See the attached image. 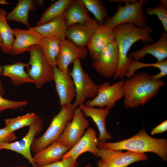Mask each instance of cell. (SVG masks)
<instances>
[{
    "mask_svg": "<svg viewBox=\"0 0 167 167\" xmlns=\"http://www.w3.org/2000/svg\"><path fill=\"white\" fill-rule=\"evenodd\" d=\"M113 30L119 54L118 66L113 79L117 80L120 78L122 79L125 76L130 60V58L127 57V54L131 47L139 41L145 44L153 43L154 38L151 33L153 30L151 27L141 28L127 23L117 25Z\"/></svg>",
    "mask_w": 167,
    "mask_h": 167,
    "instance_id": "1",
    "label": "cell"
},
{
    "mask_svg": "<svg viewBox=\"0 0 167 167\" xmlns=\"http://www.w3.org/2000/svg\"><path fill=\"white\" fill-rule=\"evenodd\" d=\"M165 84L161 79H152L150 75L146 72L134 74L124 80V106L132 108L146 104L157 95Z\"/></svg>",
    "mask_w": 167,
    "mask_h": 167,
    "instance_id": "2",
    "label": "cell"
},
{
    "mask_svg": "<svg viewBox=\"0 0 167 167\" xmlns=\"http://www.w3.org/2000/svg\"><path fill=\"white\" fill-rule=\"evenodd\" d=\"M97 147L99 149L124 150L138 153L152 152L158 155L162 160H167V139L152 138L147 133L144 128L133 136L118 142L98 141Z\"/></svg>",
    "mask_w": 167,
    "mask_h": 167,
    "instance_id": "3",
    "label": "cell"
},
{
    "mask_svg": "<svg viewBox=\"0 0 167 167\" xmlns=\"http://www.w3.org/2000/svg\"><path fill=\"white\" fill-rule=\"evenodd\" d=\"M61 108L43 135L39 138H34L31 150L34 154L56 141L63 133L67 123L72 120L75 109L73 104L64 105Z\"/></svg>",
    "mask_w": 167,
    "mask_h": 167,
    "instance_id": "4",
    "label": "cell"
},
{
    "mask_svg": "<svg viewBox=\"0 0 167 167\" xmlns=\"http://www.w3.org/2000/svg\"><path fill=\"white\" fill-rule=\"evenodd\" d=\"M146 2V0H140L123 6L119 3L115 14L112 17L107 18L104 24L111 29L118 25L127 23L141 28L151 27L146 24L147 19L142 7Z\"/></svg>",
    "mask_w": 167,
    "mask_h": 167,
    "instance_id": "5",
    "label": "cell"
},
{
    "mask_svg": "<svg viewBox=\"0 0 167 167\" xmlns=\"http://www.w3.org/2000/svg\"><path fill=\"white\" fill-rule=\"evenodd\" d=\"M28 51L30 57L28 74L36 88L40 89L45 84L53 80V66L47 61L39 45L32 47Z\"/></svg>",
    "mask_w": 167,
    "mask_h": 167,
    "instance_id": "6",
    "label": "cell"
},
{
    "mask_svg": "<svg viewBox=\"0 0 167 167\" xmlns=\"http://www.w3.org/2000/svg\"><path fill=\"white\" fill-rule=\"evenodd\" d=\"M70 75L75 87L76 95L74 104L75 109L84 103L87 98H94L97 94L98 86L85 73L82 66L80 59L76 60Z\"/></svg>",
    "mask_w": 167,
    "mask_h": 167,
    "instance_id": "7",
    "label": "cell"
},
{
    "mask_svg": "<svg viewBox=\"0 0 167 167\" xmlns=\"http://www.w3.org/2000/svg\"><path fill=\"white\" fill-rule=\"evenodd\" d=\"M29 129L25 136L21 140L14 142L0 143V150H10L23 156L31 164L36 167L31 153V147L36 136L39 134L43 127V123L40 116L36 113L35 120L29 126Z\"/></svg>",
    "mask_w": 167,
    "mask_h": 167,
    "instance_id": "8",
    "label": "cell"
},
{
    "mask_svg": "<svg viewBox=\"0 0 167 167\" xmlns=\"http://www.w3.org/2000/svg\"><path fill=\"white\" fill-rule=\"evenodd\" d=\"M124 80L122 79L110 85L109 82H104L98 86L97 94L92 99L89 100L85 105L89 107L97 106L99 108H112L116 102L124 96Z\"/></svg>",
    "mask_w": 167,
    "mask_h": 167,
    "instance_id": "9",
    "label": "cell"
},
{
    "mask_svg": "<svg viewBox=\"0 0 167 167\" xmlns=\"http://www.w3.org/2000/svg\"><path fill=\"white\" fill-rule=\"evenodd\" d=\"M119 60L118 48L114 40L92 59V65L99 75L108 78L115 75Z\"/></svg>",
    "mask_w": 167,
    "mask_h": 167,
    "instance_id": "10",
    "label": "cell"
},
{
    "mask_svg": "<svg viewBox=\"0 0 167 167\" xmlns=\"http://www.w3.org/2000/svg\"><path fill=\"white\" fill-rule=\"evenodd\" d=\"M89 126V122L78 107L75 110L71 121L67 124L56 141L71 149L78 142Z\"/></svg>",
    "mask_w": 167,
    "mask_h": 167,
    "instance_id": "11",
    "label": "cell"
},
{
    "mask_svg": "<svg viewBox=\"0 0 167 167\" xmlns=\"http://www.w3.org/2000/svg\"><path fill=\"white\" fill-rule=\"evenodd\" d=\"M98 157L101 158L104 167H127L135 162L148 159L144 153L129 151L123 152L122 150L111 149L99 148Z\"/></svg>",
    "mask_w": 167,
    "mask_h": 167,
    "instance_id": "12",
    "label": "cell"
},
{
    "mask_svg": "<svg viewBox=\"0 0 167 167\" xmlns=\"http://www.w3.org/2000/svg\"><path fill=\"white\" fill-rule=\"evenodd\" d=\"M54 79L55 84V89L58 96L60 106L71 103L76 95L74 82L68 69L63 71L57 66L53 67Z\"/></svg>",
    "mask_w": 167,
    "mask_h": 167,
    "instance_id": "13",
    "label": "cell"
},
{
    "mask_svg": "<svg viewBox=\"0 0 167 167\" xmlns=\"http://www.w3.org/2000/svg\"><path fill=\"white\" fill-rule=\"evenodd\" d=\"M60 45V52L56 58V66L61 70H67L70 64L77 59H84L87 55V48L79 46L69 40H61Z\"/></svg>",
    "mask_w": 167,
    "mask_h": 167,
    "instance_id": "14",
    "label": "cell"
},
{
    "mask_svg": "<svg viewBox=\"0 0 167 167\" xmlns=\"http://www.w3.org/2000/svg\"><path fill=\"white\" fill-rule=\"evenodd\" d=\"M100 25L96 19L91 18L86 23L68 26L66 31V38L79 46H87Z\"/></svg>",
    "mask_w": 167,
    "mask_h": 167,
    "instance_id": "15",
    "label": "cell"
},
{
    "mask_svg": "<svg viewBox=\"0 0 167 167\" xmlns=\"http://www.w3.org/2000/svg\"><path fill=\"white\" fill-rule=\"evenodd\" d=\"M13 29L15 39L11 53L12 56L22 54L32 47L39 45L43 37L32 27L27 30L18 27Z\"/></svg>",
    "mask_w": 167,
    "mask_h": 167,
    "instance_id": "16",
    "label": "cell"
},
{
    "mask_svg": "<svg viewBox=\"0 0 167 167\" xmlns=\"http://www.w3.org/2000/svg\"><path fill=\"white\" fill-rule=\"evenodd\" d=\"M96 133L92 128H88L75 145L62 157V159L71 156L75 160L82 154L89 152L97 156L99 148Z\"/></svg>",
    "mask_w": 167,
    "mask_h": 167,
    "instance_id": "17",
    "label": "cell"
},
{
    "mask_svg": "<svg viewBox=\"0 0 167 167\" xmlns=\"http://www.w3.org/2000/svg\"><path fill=\"white\" fill-rule=\"evenodd\" d=\"M147 54H150L157 59L156 62H161L167 57V33L162 32L160 39L156 42L146 44L140 49L132 52L129 58L137 61L142 59Z\"/></svg>",
    "mask_w": 167,
    "mask_h": 167,
    "instance_id": "18",
    "label": "cell"
},
{
    "mask_svg": "<svg viewBox=\"0 0 167 167\" xmlns=\"http://www.w3.org/2000/svg\"><path fill=\"white\" fill-rule=\"evenodd\" d=\"M114 40L113 29L105 24L100 25L87 46L92 60Z\"/></svg>",
    "mask_w": 167,
    "mask_h": 167,
    "instance_id": "19",
    "label": "cell"
},
{
    "mask_svg": "<svg viewBox=\"0 0 167 167\" xmlns=\"http://www.w3.org/2000/svg\"><path fill=\"white\" fill-rule=\"evenodd\" d=\"M79 107L85 117L92 118L97 126L100 133L98 138V141H106L112 138V136L107 131L105 125L106 118L109 113V109L106 107H89L84 104L80 105Z\"/></svg>",
    "mask_w": 167,
    "mask_h": 167,
    "instance_id": "20",
    "label": "cell"
},
{
    "mask_svg": "<svg viewBox=\"0 0 167 167\" xmlns=\"http://www.w3.org/2000/svg\"><path fill=\"white\" fill-rule=\"evenodd\" d=\"M70 149L55 141L35 154L33 160L38 166L51 164L61 160L62 157Z\"/></svg>",
    "mask_w": 167,
    "mask_h": 167,
    "instance_id": "21",
    "label": "cell"
},
{
    "mask_svg": "<svg viewBox=\"0 0 167 167\" xmlns=\"http://www.w3.org/2000/svg\"><path fill=\"white\" fill-rule=\"evenodd\" d=\"M37 6H43V0H19L14 8L7 13V20L15 21L25 24L28 28V14L30 11H35Z\"/></svg>",
    "mask_w": 167,
    "mask_h": 167,
    "instance_id": "22",
    "label": "cell"
},
{
    "mask_svg": "<svg viewBox=\"0 0 167 167\" xmlns=\"http://www.w3.org/2000/svg\"><path fill=\"white\" fill-rule=\"evenodd\" d=\"M62 16L67 27L86 23L91 19L82 0H73Z\"/></svg>",
    "mask_w": 167,
    "mask_h": 167,
    "instance_id": "23",
    "label": "cell"
},
{
    "mask_svg": "<svg viewBox=\"0 0 167 167\" xmlns=\"http://www.w3.org/2000/svg\"><path fill=\"white\" fill-rule=\"evenodd\" d=\"M30 66L28 63L18 62L12 64L6 65L3 66L2 75L9 77L13 84L16 86L28 83L34 84L25 70Z\"/></svg>",
    "mask_w": 167,
    "mask_h": 167,
    "instance_id": "24",
    "label": "cell"
},
{
    "mask_svg": "<svg viewBox=\"0 0 167 167\" xmlns=\"http://www.w3.org/2000/svg\"><path fill=\"white\" fill-rule=\"evenodd\" d=\"M61 40L56 35L43 36L39 45L46 59L52 66H57L56 58L60 52Z\"/></svg>",
    "mask_w": 167,
    "mask_h": 167,
    "instance_id": "25",
    "label": "cell"
},
{
    "mask_svg": "<svg viewBox=\"0 0 167 167\" xmlns=\"http://www.w3.org/2000/svg\"><path fill=\"white\" fill-rule=\"evenodd\" d=\"M67 27L62 15L46 23L32 28L43 36L56 35L63 40L66 39Z\"/></svg>",
    "mask_w": 167,
    "mask_h": 167,
    "instance_id": "26",
    "label": "cell"
},
{
    "mask_svg": "<svg viewBox=\"0 0 167 167\" xmlns=\"http://www.w3.org/2000/svg\"><path fill=\"white\" fill-rule=\"evenodd\" d=\"M6 11L0 7V36L2 41L1 49L6 54H11L15 41L14 32L8 24L6 16Z\"/></svg>",
    "mask_w": 167,
    "mask_h": 167,
    "instance_id": "27",
    "label": "cell"
},
{
    "mask_svg": "<svg viewBox=\"0 0 167 167\" xmlns=\"http://www.w3.org/2000/svg\"><path fill=\"white\" fill-rule=\"evenodd\" d=\"M127 67L125 76L129 78L135 74L138 70L145 67H152L159 68L160 72L155 75H150L151 78L154 80H158L167 75V59L160 62L153 63H145L131 58Z\"/></svg>",
    "mask_w": 167,
    "mask_h": 167,
    "instance_id": "28",
    "label": "cell"
},
{
    "mask_svg": "<svg viewBox=\"0 0 167 167\" xmlns=\"http://www.w3.org/2000/svg\"><path fill=\"white\" fill-rule=\"evenodd\" d=\"M72 1V0H59L52 3L42 14L37 25L43 24L62 15Z\"/></svg>",
    "mask_w": 167,
    "mask_h": 167,
    "instance_id": "29",
    "label": "cell"
},
{
    "mask_svg": "<svg viewBox=\"0 0 167 167\" xmlns=\"http://www.w3.org/2000/svg\"><path fill=\"white\" fill-rule=\"evenodd\" d=\"M87 10L90 11L99 24L103 25L107 18L108 13L104 3L99 0H82Z\"/></svg>",
    "mask_w": 167,
    "mask_h": 167,
    "instance_id": "30",
    "label": "cell"
},
{
    "mask_svg": "<svg viewBox=\"0 0 167 167\" xmlns=\"http://www.w3.org/2000/svg\"><path fill=\"white\" fill-rule=\"evenodd\" d=\"M36 113H28L22 116L5 119L6 128L11 132L14 131L25 126H29L35 119Z\"/></svg>",
    "mask_w": 167,
    "mask_h": 167,
    "instance_id": "31",
    "label": "cell"
},
{
    "mask_svg": "<svg viewBox=\"0 0 167 167\" xmlns=\"http://www.w3.org/2000/svg\"><path fill=\"white\" fill-rule=\"evenodd\" d=\"M145 14L150 15H156L161 22L165 32L167 31V10L161 3L153 7H149L145 9Z\"/></svg>",
    "mask_w": 167,
    "mask_h": 167,
    "instance_id": "32",
    "label": "cell"
},
{
    "mask_svg": "<svg viewBox=\"0 0 167 167\" xmlns=\"http://www.w3.org/2000/svg\"><path fill=\"white\" fill-rule=\"evenodd\" d=\"M28 103L27 100L12 101L6 99L0 95V112L8 109H19L26 106Z\"/></svg>",
    "mask_w": 167,
    "mask_h": 167,
    "instance_id": "33",
    "label": "cell"
},
{
    "mask_svg": "<svg viewBox=\"0 0 167 167\" xmlns=\"http://www.w3.org/2000/svg\"><path fill=\"white\" fill-rule=\"evenodd\" d=\"M78 165L76 160L70 156L48 165H37L36 167H77Z\"/></svg>",
    "mask_w": 167,
    "mask_h": 167,
    "instance_id": "34",
    "label": "cell"
},
{
    "mask_svg": "<svg viewBox=\"0 0 167 167\" xmlns=\"http://www.w3.org/2000/svg\"><path fill=\"white\" fill-rule=\"evenodd\" d=\"M17 138L14 132L10 131L5 127L0 129V143L12 142Z\"/></svg>",
    "mask_w": 167,
    "mask_h": 167,
    "instance_id": "35",
    "label": "cell"
},
{
    "mask_svg": "<svg viewBox=\"0 0 167 167\" xmlns=\"http://www.w3.org/2000/svg\"><path fill=\"white\" fill-rule=\"evenodd\" d=\"M167 130V121L165 120L153 129L151 133L152 135H153L165 132Z\"/></svg>",
    "mask_w": 167,
    "mask_h": 167,
    "instance_id": "36",
    "label": "cell"
},
{
    "mask_svg": "<svg viewBox=\"0 0 167 167\" xmlns=\"http://www.w3.org/2000/svg\"><path fill=\"white\" fill-rule=\"evenodd\" d=\"M108 1L109 2L119 3H123L126 4L129 3L135 2L138 1L136 0H109Z\"/></svg>",
    "mask_w": 167,
    "mask_h": 167,
    "instance_id": "37",
    "label": "cell"
},
{
    "mask_svg": "<svg viewBox=\"0 0 167 167\" xmlns=\"http://www.w3.org/2000/svg\"><path fill=\"white\" fill-rule=\"evenodd\" d=\"M5 93V90L3 87L2 83L0 79V95L2 96Z\"/></svg>",
    "mask_w": 167,
    "mask_h": 167,
    "instance_id": "38",
    "label": "cell"
},
{
    "mask_svg": "<svg viewBox=\"0 0 167 167\" xmlns=\"http://www.w3.org/2000/svg\"><path fill=\"white\" fill-rule=\"evenodd\" d=\"M97 164L98 167H104L101 160H99L98 161L97 163ZM84 167H92L90 164H89L86 165Z\"/></svg>",
    "mask_w": 167,
    "mask_h": 167,
    "instance_id": "39",
    "label": "cell"
},
{
    "mask_svg": "<svg viewBox=\"0 0 167 167\" xmlns=\"http://www.w3.org/2000/svg\"><path fill=\"white\" fill-rule=\"evenodd\" d=\"M161 3L166 7H167V1L166 0H161Z\"/></svg>",
    "mask_w": 167,
    "mask_h": 167,
    "instance_id": "40",
    "label": "cell"
},
{
    "mask_svg": "<svg viewBox=\"0 0 167 167\" xmlns=\"http://www.w3.org/2000/svg\"><path fill=\"white\" fill-rule=\"evenodd\" d=\"M11 4L4 0H0V5L10 4Z\"/></svg>",
    "mask_w": 167,
    "mask_h": 167,
    "instance_id": "41",
    "label": "cell"
},
{
    "mask_svg": "<svg viewBox=\"0 0 167 167\" xmlns=\"http://www.w3.org/2000/svg\"><path fill=\"white\" fill-rule=\"evenodd\" d=\"M2 41L1 37L0 36V49H1L2 45Z\"/></svg>",
    "mask_w": 167,
    "mask_h": 167,
    "instance_id": "42",
    "label": "cell"
},
{
    "mask_svg": "<svg viewBox=\"0 0 167 167\" xmlns=\"http://www.w3.org/2000/svg\"><path fill=\"white\" fill-rule=\"evenodd\" d=\"M12 167H28L24 165H16L13 166Z\"/></svg>",
    "mask_w": 167,
    "mask_h": 167,
    "instance_id": "43",
    "label": "cell"
}]
</instances>
